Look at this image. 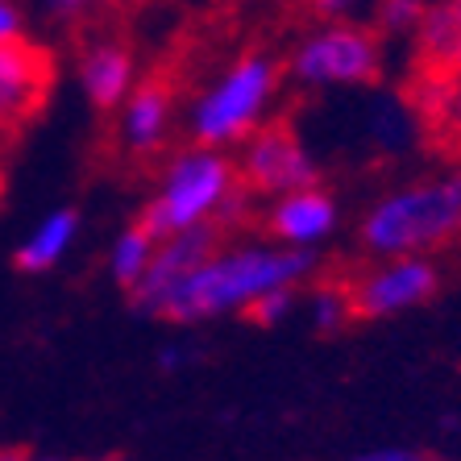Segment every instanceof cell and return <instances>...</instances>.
I'll return each instance as SVG.
<instances>
[{
    "label": "cell",
    "instance_id": "cell-16",
    "mask_svg": "<svg viewBox=\"0 0 461 461\" xmlns=\"http://www.w3.org/2000/svg\"><path fill=\"white\" fill-rule=\"evenodd\" d=\"M432 129L449 150H461V67L449 76H432Z\"/></svg>",
    "mask_w": 461,
    "mask_h": 461
},
{
    "label": "cell",
    "instance_id": "cell-25",
    "mask_svg": "<svg viewBox=\"0 0 461 461\" xmlns=\"http://www.w3.org/2000/svg\"><path fill=\"white\" fill-rule=\"evenodd\" d=\"M0 461H30L25 453H17V449H0Z\"/></svg>",
    "mask_w": 461,
    "mask_h": 461
},
{
    "label": "cell",
    "instance_id": "cell-12",
    "mask_svg": "<svg viewBox=\"0 0 461 461\" xmlns=\"http://www.w3.org/2000/svg\"><path fill=\"white\" fill-rule=\"evenodd\" d=\"M175 125V100H171V87L150 79V84H138L133 96L121 104V141L129 150L138 154H150L158 150L167 133Z\"/></svg>",
    "mask_w": 461,
    "mask_h": 461
},
{
    "label": "cell",
    "instance_id": "cell-27",
    "mask_svg": "<svg viewBox=\"0 0 461 461\" xmlns=\"http://www.w3.org/2000/svg\"><path fill=\"white\" fill-rule=\"evenodd\" d=\"M108 461H121V457H108Z\"/></svg>",
    "mask_w": 461,
    "mask_h": 461
},
{
    "label": "cell",
    "instance_id": "cell-1",
    "mask_svg": "<svg viewBox=\"0 0 461 461\" xmlns=\"http://www.w3.org/2000/svg\"><path fill=\"white\" fill-rule=\"evenodd\" d=\"M312 275H316L312 249H283L275 241L221 246L162 300L158 316L171 324H195L229 312H249L270 291H300Z\"/></svg>",
    "mask_w": 461,
    "mask_h": 461
},
{
    "label": "cell",
    "instance_id": "cell-10",
    "mask_svg": "<svg viewBox=\"0 0 461 461\" xmlns=\"http://www.w3.org/2000/svg\"><path fill=\"white\" fill-rule=\"evenodd\" d=\"M50 63L25 42H0V129H17L46 100Z\"/></svg>",
    "mask_w": 461,
    "mask_h": 461
},
{
    "label": "cell",
    "instance_id": "cell-5",
    "mask_svg": "<svg viewBox=\"0 0 461 461\" xmlns=\"http://www.w3.org/2000/svg\"><path fill=\"white\" fill-rule=\"evenodd\" d=\"M383 71V42L370 25H321L312 30L287 63V76L300 87H354L375 84Z\"/></svg>",
    "mask_w": 461,
    "mask_h": 461
},
{
    "label": "cell",
    "instance_id": "cell-21",
    "mask_svg": "<svg viewBox=\"0 0 461 461\" xmlns=\"http://www.w3.org/2000/svg\"><path fill=\"white\" fill-rule=\"evenodd\" d=\"M22 9H17V0H0V42H22Z\"/></svg>",
    "mask_w": 461,
    "mask_h": 461
},
{
    "label": "cell",
    "instance_id": "cell-15",
    "mask_svg": "<svg viewBox=\"0 0 461 461\" xmlns=\"http://www.w3.org/2000/svg\"><path fill=\"white\" fill-rule=\"evenodd\" d=\"M154 249H158V241H154L141 225L121 229L117 241H113V249H108V275H113V283H121L125 291L138 287V283L146 279L150 262H154Z\"/></svg>",
    "mask_w": 461,
    "mask_h": 461
},
{
    "label": "cell",
    "instance_id": "cell-24",
    "mask_svg": "<svg viewBox=\"0 0 461 461\" xmlns=\"http://www.w3.org/2000/svg\"><path fill=\"white\" fill-rule=\"evenodd\" d=\"M183 354H187V349H183V345H171V349H162V370H179L183 366Z\"/></svg>",
    "mask_w": 461,
    "mask_h": 461
},
{
    "label": "cell",
    "instance_id": "cell-14",
    "mask_svg": "<svg viewBox=\"0 0 461 461\" xmlns=\"http://www.w3.org/2000/svg\"><path fill=\"white\" fill-rule=\"evenodd\" d=\"M416 50L432 76H449L461 67V0L429 5L416 30Z\"/></svg>",
    "mask_w": 461,
    "mask_h": 461
},
{
    "label": "cell",
    "instance_id": "cell-18",
    "mask_svg": "<svg viewBox=\"0 0 461 461\" xmlns=\"http://www.w3.org/2000/svg\"><path fill=\"white\" fill-rule=\"evenodd\" d=\"M429 5L424 0H378L375 5V25L378 33H416L424 22Z\"/></svg>",
    "mask_w": 461,
    "mask_h": 461
},
{
    "label": "cell",
    "instance_id": "cell-7",
    "mask_svg": "<svg viewBox=\"0 0 461 461\" xmlns=\"http://www.w3.org/2000/svg\"><path fill=\"white\" fill-rule=\"evenodd\" d=\"M440 287V270L429 258H386L375 267L357 270L345 283L349 291V308L362 321H383V316H399L420 303H429Z\"/></svg>",
    "mask_w": 461,
    "mask_h": 461
},
{
    "label": "cell",
    "instance_id": "cell-4",
    "mask_svg": "<svg viewBox=\"0 0 461 461\" xmlns=\"http://www.w3.org/2000/svg\"><path fill=\"white\" fill-rule=\"evenodd\" d=\"M275 96H279V63L270 54H241L192 100L187 133L195 146L225 154V146H241L254 129H262Z\"/></svg>",
    "mask_w": 461,
    "mask_h": 461
},
{
    "label": "cell",
    "instance_id": "cell-3",
    "mask_svg": "<svg viewBox=\"0 0 461 461\" xmlns=\"http://www.w3.org/2000/svg\"><path fill=\"white\" fill-rule=\"evenodd\" d=\"M237 192H241V179H237V167L229 154L204 150V146H187V150H179L167 162V171L158 179V192L146 204L138 225L154 241L187 233V229H200V225L221 229V216L233 204Z\"/></svg>",
    "mask_w": 461,
    "mask_h": 461
},
{
    "label": "cell",
    "instance_id": "cell-17",
    "mask_svg": "<svg viewBox=\"0 0 461 461\" xmlns=\"http://www.w3.org/2000/svg\"><path fill=\"white\" fill-rule=\"evenodd\" d=\"M349 316H354V308H349V291H345V283H316V287L308 291V321H312V329H321V333H337Z\"/></svg>",
    "mask_w": 461,
    "mask_h": 461
},
{
    "label": "cell",
    "instance_id": "cell-11",
    "mask_svg": "<svg viewBox=\"0 0 461 461\" xmlns=\"http://www.w3.org/2000/svg\"><path fill=\"white\" fill-rule=\"evenodd\" d=\"M79 87H84L87 104L121 108L133 96V87H138L133 54L117 42H92L79 54Z\"/></svg>",
    "mask_w": 461,
    "mask_h": 461
},
{
    "label": "cell",
    "instance_id": "cell-8",
    "mask_svg": "<svg viewBox=\"0 0 461 461\" xmlns=\"http://www.w3.org/2000/svg\"><path fill=\"white\" fill-rule=\"evenodd\" d=\"M216 249H221V229L216 225H200V229H187V233L162 237L158 249H154L150 270H146V279L129 291L133 303H138L146 316H158L162 300H167L204 258H212Z\"/></svg>",
    "mask_w": 461,
    "mask_h": 461
},
{
    "label": "cell",
    "instance_id": "cell-9",
    "mask_svg": "<svg viewBox=\"0 0 461 461\" xmlns=\"http://www.w3.org/2000/svg\"><path fill=\"white\" fill-rule=\"evenodd\" d=\"M337 221H341V208L321 183L316 187H303V192H291V195H279L270 200L262 225H267L270 241L283 249H312L321 241L337 233Z\"/></svg>",
    "mask_w": 461,
    "mask_h": 461
},
{
    "label": "cell",
    "instance_id": "cell-6",
    "mask_svg": "<svg viewBox=\"0 0 461 461\" xmlns=\"http://www.w3.org/2000/svg\"><path fill=\"white\" fill-rule=\"evenodd\" d=\"M237 179L249 195H291L303 187H316V158L308 154L287 125H262L254 129L241 150H237Z\"/></svg>",
    "mask_w": 461,
    "mask_h": 461
},
{
    "label": "cell",
    "instance_id": "cell-2",
    "mask_svg": "<svg viewBox=\"0 0 461 461\" xmlns=\"http://www.w3.org/2000/svg\"><path fill=\"white\" fill-rule=\"evenodd\" d=\"M461 233V167L386 192L362 221V246L386 258H424Z\"/></svg>",
    "mask_w": 461,
    "mask_h": 461
},
{
    "label": "cell",
    "instance_id": "cell-26",
    "mask_svg": "<svg viewBox=\"0 0 461 461\" xmlns=\"http://www.w3.org/2000/svg\"><path fill=\"white\" fill-rule=\"evenodd\" d=\"M33 461H67V457H33Z\"/></svg>",
    "mask_w": 461,
    "mask_h": 461
},
{
    "label": "cell",
    "instance_id": "cell-23",
    "mask_svg": "<svg viewBox=\"0 0 461 461\" xmlns=\"http://www.w3.org/2000/svg\"><path fill=\"white\" fill-rule=\"evenodd\" d=\"M357 461H420V457L408 449H378V453H366V457H357Z\"/></svg>",
    "mask_w": 461,
    "mask_h": 461
},
{
    "label": "cell",
    "instance_id": "cell-19",
    "mask_svg": "<svg viewBox=\"0 0 461 461\" xmlns=\"http://www.w3.org/2000/svg\"><path fill=\"white\" fill-rule=\"evenodd\" d=\"M291 312H295V291H270V295H262L246 316L254 324H262V329H275V324L287 321Z\"/></svg>",
    "mask_w": 461,
    "mask_h": 461
},
{
    "label": "cell",
    "instance_id": "cell-13",
    "mask_svg": "<svg viewBox=\"0 0 461 461\" xmlns=\"http://www.w3.org/2000/svg\"><path fill=\"white\" fill-rule=\"evenodd\" d=\"M76 237H79V212L76 208H54V212H46L42 221L30 229V237L17 246L13 262H17V270H25V275L54 270L71 254Z\"/></svg>",
    "mask_w": 461,
    "mask_h": 461
},
{
    "label": "cell",
    "instance_id": "cell-22",
    "mask_svg": "<svg viewBox=\"0 0 461 461\" xmlns=\"http://www.w3.org/2000/svg\"><path fill=\"white\" fill-rule=\"evenodd\" d=\"M357 5H362V0H312V13L324 17V22H341V17H349Z\"/></svg>",
    "mask_w": 461,
    "mask_h": 461
},
{
    "label": "cell",
    "instance_id": "cell-20",
    "mask_svg": "<svg viewBox=\"0 0 461 461\" xmlns=\"http://www.w3.org/2000/svg\"><path fill=\"white\" fill-rule=\"evenodd\" d=\"M104 5H113V0H46V9H50L59 22L84 17V13H92V9H104Z\"/></svg>",
    "mask_w": 461,
    "mask_h": 461
}]
</instances>
